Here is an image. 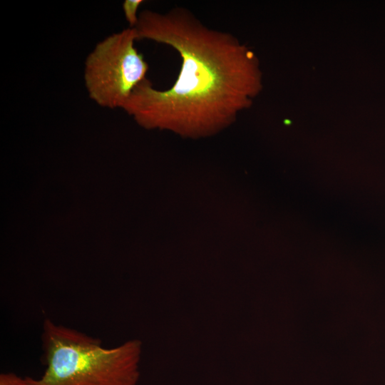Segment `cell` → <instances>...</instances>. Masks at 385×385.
I'll use <instances>...</instances> for the list:
<instances>
[{"instance_id": "1", "label": "cell", "mask_w": 385, "mask_h": 385, "mask_svg": "<svg viewBox=\"0 0 385 385\" xmlns=\"http://www.w3.org/2000/svg\"><path fill=\"white\" fill-rule=\"evenodd\" d=\"M137 40L168 45L181 58L173 86L153 87L146 78L123 109L146 128L200 134L232 123L262 90L255 53L232 34L210 29L186 9L144 10L134 28Z\"/></svg>"}, {"instance_id": "2", "label": "cell", "mask_w": 385, "mask_h": 385, "mask_svg": "<svg viewBox=\"0 0 385 385\" xmlns=\"http://www.w3.org/2000/svg\"><path fill=\"white\" fill-rule=\"evenodd\" d=\"M41 342L46 369L38 379L24 377L26 385H135L138 380V340L106 348L99 339L46 319Z\"/></svg>"}, {"instance_id": "3", "label": "cell", "mask_w": 385, "mask_h": 385, "mask_svg": "<svg viewBox=\"0 0 385 385\" xmlns=\"http://www.w3.org/2000/svg\"><path fill=\"white\" fill-rule=\"evenodd\" d=\"M134 28H128L98 42L88 55L84 81L89 97L98 106L122 108L144 80L148 64L135 47Z\"/></svg>"}, {"instance_id": "4", "label": "cell", "mask_w": 385, "mask_h": 385, "mask_svg": "<svg viewBox=\"0 0 385 385\" xmlns=\"http://www.w3.org/2000/svg\"><path fill=\"white\" fill-rule=\"evenodd\" d=\"M143 2L142 0H125L123 3L124 16L130 28H135L138 22L139 15L137 12Z\"/></svg>"}, {"instance_id": "5", "label": "cell", "mask_w": 385, "mask_h": 385, "mask_svg": "<svg viewBox=\"0 0 385 385\" xmlns=\"http://www.w3.org/2000/svg\"><path fill=\"white\" fill-rule=\"evenodd\" d=\"M0 385H26L24 378L14 373H2L0 374Z\"/></svg>"}]
</instances>
